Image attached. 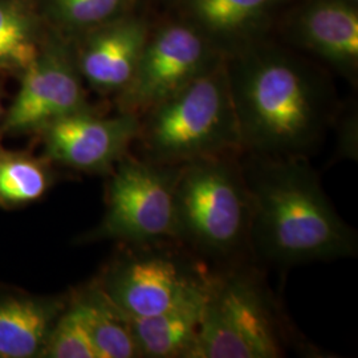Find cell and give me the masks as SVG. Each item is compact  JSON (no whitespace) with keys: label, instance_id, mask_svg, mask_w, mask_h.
Returning a JSON list of instances; mask_svg holds the SVG:
<instances>
[{"label":"cell","instance_id":"1","mask_svg":"<svg viewBox=\"0 0 358 358\" xmlns=\"http://www.w3.org/2000/svg\"><path fill=\"white\" fill-rule=\"evenodd\" d=\"M250 194V252L276 268L356 255L357 234L338 215L306 157L239 155Z\"/></svg>","mask_w":358,"mask_h":358},{"label":"cell","instance_id":"2","mask_svg":"<svg viewBox=\"0 0 358 358\" xmlns=\"http://www.w3.org/2000/svg\"><path fill=\"white\" fill-rule=\"evenodd\" d=\"M227 65L243 153H315L329 120L327 93L306 66L275 52H248Z\"/></svg>","mask_w":358,"mask_h":358},{"label":"cell","instance_id":"3","mask_svg":"<svg viewBox=\"0 0 358 358\" xmlns=\"http://www.w3.org/2000/svg\"><path fill=\"white\" fill-rule=\"evenodd\" d=\"M312 356L257 266L245 260L213 269L192 358Z\"/></svg>","mask_w":358,"mask_h":358},{"label":"cell","instance_id":"4","mask_svg":"<svg viewBox=\"0 0 358 358\" xmlns=\"http://www.w3.org/2000/svg\"><path fill=\"white\" fill-rule=\"evenodd\" d=\"M145 115L136 141L146 161L182 166L202 158L243 153L223 60Z\"/></svg>","mask_w":358,"mask_h":358},{"label":"cell","instance_id":"5","mask_svg":"<svg viewBox=\"0 0 358 358\" xmlns=\"http://www.w3.org/2000/svg\"><path fill=\"white\" fill-rule=\"evenodd\" d=\"M241 154L182 165L176 182L177 241L219 267L251 256V203Z\"/></svg>","mask_w":358,"mask_h":358},{"label":"cell","instance_id":"6","mask_svg":"<svg viewBox=\"0 0 358 358\" xmlns=\"http://www.w3.org/2000/svg\"><path fill=\"white\" fill-rule=\"evenodd\" d=\"M96 282L129 317H146L203 296L213 269L177 241L125 244Z\"/></svg>","mask_w":358,"mask_h":358},{"label":"cell","instance_id":"7","mask_svg":"<svg viewBox=\"0 0 358 358\" xmlns=\"http://www.w3.org/2000/svg\"><path fill=\"white\" fill-rule=\"evenodd\" d=\"M179 169L129 153L122 157L109 174L103 220L84 241L124 244L177 241L174 192Z\"/></svg>","mask_w":358,"mask_h":358},{"label":"cell","instance_id":"8","mask_svg":"<svg viewBox=\"0 0 358 358\" xmlns=\"http://www.w3.org/2000/svg\"><path fill=\"white\" fill-rule=\"evenodd\" d=\"M220 60L195 31L167 27L146 41L134 75L120 92L121 112L145 115Z\"/></svg>","mask_w":358,"mask_h":358},{"label":"cell","instance_id":"9","mask_svg":"<svg viewBox=\"0 0 358 358\" xmlns=\"http://www.w3.org/2000/svg\"><path fill=\"white\" fill-rule=\"evenodd\" d=\"M20 75V88L4 117L3 131H40L62 117L88 109L78 68L59 44L41 48Z\"/></svg>","mask_w":358,"mask_h":358},{"label":"cell","instance_id":"10","mask_svg":"<svg viewBox=\"0 0 358 358\" xmlns=\"http://www.w3.org/2000/svg\"><path fill=\"white\" fill-rule=\"evenodd\" d=\"M140 121V115L122 112L103 118L90 109L65 115L40 130L44 155L78 171L110 174L136 141Z\"/></svg>","mask_w":358,"mask_h":358},{"label":"cell","instance_id":"11","mask_svg":"<svg viewBox=\"0 0 358 358\" xmlns=\"http://www.w3.org/2000/svg\"><path fill=\"white\" fill-rule=\"evenodd\" d=\"M146 41V28L138 20L125 19L101 27L80 52L78 72L93 90L122 92L134 75Z\"/></svg>","mask_w":358,"mask_h":358},{"label":"cell","instance_id":"12","mask_svg":"<svg viewBox=\"0 0 358 358\" xmlns=\"http://www.w3.org/2000/svg\"><path fill=\"white\" fill-rule=\"evenodd\" d=\"M65 307L60 299L0 297V358L40 357Z\"/></svg>","mask_w":358,"mask_h":358},{"label":"cell","instance_id":"13","mask_svg":"<svg viewBox=\"0 0 358 358\" xmlns=\"http://www.w3.org/2000/svg\"><path fill=\"white\" fill-rule=\"evenodd\" d=\"M205 296L153 316H128L140 357L192 358L202 320Z\"/></svg>","mask_w":358,"mask_h":358},{"label":"cell","instance_id":"14","mask_svg":"<svg viewBox=\"0 0 358 358\" xmlns=\"http://www.w3.org/2000/svg\"><path fill=\"white\" fill-rule=\"evenodd\" d=\"M301 36L308 47L343 71L358 59V13L343 0H320L303 15Z\"/></svg>","mask_w":358,"mask_h":358},{"label":"cell","instance_id":"15","mask_svg":"<svg viewBox=\"0 0 358 358\" xmlns=\"http://www.w3.org/2000/svg\"><path fill=\"white\" fill-rule=\"evenodd\" d=\"M85 324L99 358L140 357L128 316L115 306L97 282L71 300Z\"/></svg>","mask_w":358,"mask_h":358},{"label":"cell","instance_id":"16","mask_svg":"<svg viewBox=\"0 0 358 358\" xmlns=\"http://www.w3.org/2000/svg\"><path fill=\"white\" fill-rule=\"evenodd\" d=\"M38 22L24 0H0V71L22 73L38 57Z\"/></svg>","mask_w":358,"mask_h":358},{"label":"cell","instance_id":"17","mask_svg":"<svg viewBox=\"0 0 358 358\" xmlns=\"http://www.w3.org/2000/svg\"><path fill=\"white\" fill-rule=\"evenodd\" d=\"M48 159L0 149V206L19 207L43 198L53 183Z\"/></svg>","mask_w":358,"mask_h":358},{"label":"cell","instance_id":"18","mask_svg":"<svg viewBox=\"0 0 358 358\" xmlns=\"http://www.w3.org/2000/svg\"><path fill=\"white\" fill-rule=\"evenodd\" d=\"M275 0H190L192 13L213 32H236L251 24Z\"/></svg>","mask_w":358,"mask_h":358},{"label":"cell","instance_id":"19","mask_svg":"<svg viewBox=\"0 0 358 358\" xmlns=\"http://www.w3.org/2000/svg\"><path fill=\"white\" fill-rule=\"evenodd\" d=\"M40 357L99 358L88 329L71 301L55 322Z\"/></svg>","mask_w":358,"mask_h":358},{"label":"cell","instance_id":"20","mask_svg":"<svg viewBox=\"0 0 358 358\" xmlns=\"http://www.w3.org/2000/svg\"><path fill=\"white\" fill-rule=\"evenodd\" d=\"M125 0H51L57 22L72 28L97 26L113 17Z\"/></svg>","mask_w":358,"mask_h":358},{"label":"cell","instance_id":"21","mask_svg":"<svg viewBox=\"0 0 358 358\" xmlns=\"http://www.w3.org/2000/svg\"><path fill=\"white\" fill-rule=\"evenodd\" d=\"M0 113H1V103H0Z\"/></svg>","mask_w":358,"mask_h":358},{"label":"cell","instance_id":"22","mask_svg":"<svg viewBox=\"0 0 358 358\" xmlns=\"http://www.w3.org/2000/svg\"><path fill=\"white\" fill-rule=\"evenodd\" d=\"M352 1H357V0H352Z\"/></svg>","mask_w":358,"mask_h":358}]
</instances>
